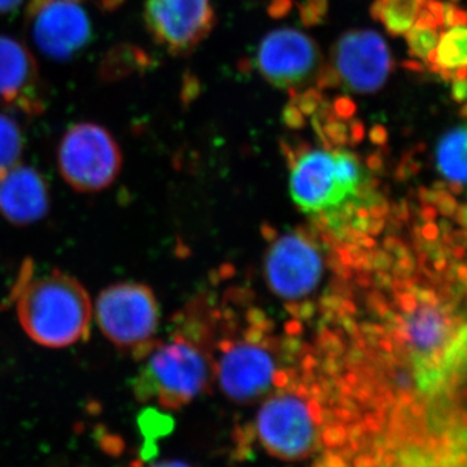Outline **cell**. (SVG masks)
I'll return each instance as SVG.
<instances>
[{"label":"cell","mask_w":467,"mask_h":467,"mask_svg":"<svg viewBox=\"0 0 467 467\" xmlns=\"http://www.w3.org/2000/svg\"><path fill=\"white\" fill-rule=\"evenodd\" d=\"M451 94H453V99L463 103L466 99V78H456L453 79V88H451Z\"/></svg>","instance_id":"cell-21"},{"label":"cell","mask_w":467,"mask_h":467,"mask_svg":"<svg viewBox=\"0 0 467 467\" xmlns=\"http://www.w3.org/2000/svg\"><path fill=\"white\" fill-rule=\"evenodd\" d=\"M392 70V58L386 41L371 30L344 34L334 46L330 66L321 67V88L343 86L356 94L379 90Z\"/></svg>","instance_id":"cell-8"},{"label":"cell","mask_w":467,"mask_h":467,"mask_svg":"<svg viewBox=\"0 0 467 467\" xmlns=\"http://www.w3.org/2000/svg\"><path fill=\"white\" fill-rule=\"evenodd\" d=\"M0 103L29 117L42 115L46 107L36 57L8 36H0Z\"/></svg>","instance_id":"cell-13"},{"label":"cell","mask_w":467,"mask_h":467,"mask_svg":"<svg viewBox=\"0 0 467 467\" xmlns=\"http://www.w3.org/2000/svg\"><path fill=\"white\" fill-rule=\"evenodd\" d=\"M135 377L133 391L140 402L158 401L164 409H181L207 389V356L190 337L175 334L168 342L150 347Z\"/></svg>","instance_id":"cell-2"},{"label":"cell","mask_w":467,"mask_h":467,"mask_svg":"<svg viewBox=\"0 0 467 467\" xmlns=\"http://www.w3.org/2000/svg\"><path fill=\"white\" fill-rule=\"evenodd\" d=\"M23 0H0V14H9L20 7Z\"/></svg>","instance_id":"cell-22"},{"label":"cell","mask_w":467,"mask_h":467,"mask_svg":"<svg viewBox=\"0 0 467 467\" xmlns=\"http://www.w3.org/2000/svg\"><path fill=\"white\" fill-rule=\"evenodd\" d=\"M364 169L348 150L301 153L290 174L292 202L309 214L327 213L358 195Z\"/></svg>","instance_id":"cell-3"},{"label":"cell","mask_w":467,"mask_h":467,"mask_svg":"<svg viewBox=\"0 0 467 467\" xmlns=\"http://www.w3.org/2000/svg\"><path fill=\"white\" fill-rule=\"evenodd\" d=\"M26 27L34 47L55 61L81 54L94 34L88 0H27Z\"/></svg>","instance_id":"cell-7"},{"label":"cell","mask_w":467,"mask_h":467,"mask_svg":"<svg viewBox=\"0 0 467 467\" xmlns=\"http://www.w3.org/2000/svg\"><path fill=\"white\" fill-rule=\"evenodd\" d=\"M404 331L418 386L426 392L436 391L459 356V337H454L447 313L434 304L417 306L405 316Z\"/></svg>","instance_id":"cell-9"},{"label":"cell","mask_w":467,"mask_h":467,"mask_svg":"<svg viewBox=\"0 0 467 467\" xmlns=\"http://www.w3.org/2000/svg\"><path fill=\"white\" fill-rule=\"evenodd\" d=\"M61 177L78 192L109 189L122 168V152L113 135L95 122L70 126L57 149Z\"/></svg>","instance_id":"cell-5"},{"label":"cell","mask_w":467,"mask_h":467,"mask_svg":"<svg viewBox=\"0 0 467 467\" xmlns=\"http://www.w3.org/2000/svg\"><path fill=\"white\" fill-rule=\"evenodd\" d=\"M425 5L426 0H376L371 14L392 36H405L417 23Z\"/></svg>","instance_id":"cell-18"},{"label":"cell","mask_w":467,"mask_h":467,"mask_svg":"<svg viewBox=\"0 0 467 467\" xmlns=\"http://www.w3.org/2000/svg\"><path fill=\"white\" fill-rule=\"evenodd\" d=\"M466 128L451 129L436 149V167L439 173L453 184L463 186L466 181Z\"/></svg>","instance_id":"cell-17"},{"label":"cell","mask_w":467,"mask_h":467,"mask_svg":"<svg viewBox=\"0 0 467 467\" xmlns=\"http://www.w3.org/2000/svg\"><path fill=\"white\" fill-rule=\"evenodd\" d=\"M50 204L48 184L36 169L18 164L0 180V214L12 225L38 223Z\"/></svg>","instance_id":"cell-15"},{"label":"cell","mask_w":467,"mask_h":467,"mask_svg":"<svg viewBox=\"0 0 467 467\" xmlns=\"http://www.w3.org/2000/svg\"><path fill=\"white\" fill-rule=\"evenodd\" d=\"M94 310L101 334L134 359L140 361L155 344L160 306L149 285L137 282L110 285L97 297Z\"/></svg>","instance_id":"cell-4"},{"label":"cell","mask_w":467,"mask_h":467,"mask_svg":"<svg viewBox=\"0 0 467 467\" xmlns=\"http://www.w3.org/2000/svg\"><path fill=\"white\" fill-rule=\"evenodd\" d=\"M439 29L441 27L426 26L422 23L414 24L413 27L405 34L411 57L422 61L427 66L434 54L439 36H441Z\"/></svg>","instance_id":"cell-20"},{"label":"cell","mask_w":467,"mask_h":467,"mask_svg":"<svg viewBox=\"0 0 467 467\" xmlns=\"http://www.w3.org/2000/svg\"><path fill=\"white\" fill-rule=\"evenodd\" d=\"M143 467H192V466L187 465V463L182 462V461L169 460V461H160V462L150 463V465L143 466Z\"/></svg>","instance_id":"cell-23"},{"label":"cell","mask_w":467,"mask_h":467,"mask_svg":"<svg viewBox=\"0 0 467 467\" xmlns=\"http://www.w3.org/2000/svg\"><path fill=\"white\" fill-rule=\"evenodd\" d=\"M467 32L465 24L445 27L427 67L444 79L466 78Z\"/></svg>","instance_id":"cell-16"},{"label":"cell","mask_w":467,"mask_h":467,"mask_svg":"<svg viewBox=\"0 0 467 467\" xmlns=\"http://www.w3.org/2000/svg\"><path fill=\"white\" fill-rule=\"evenodd\" d=\"M324 272L318 248L300 234L273 243L265 260L267 284L285 300H299L317 288Z\"/></svg>","instance_id":"cell-12"},{"label":"cell","mask_w":467,"mask_h":467,"mask_svg":"<svg viewBox=\"0 0 467 467\" xmlns=\"http://www.w3.org/2000/svg\"><path fill=\"white\" fill-rule=\"evenodd\" d=\"M275 376L272 355L252 344L227 350L218 367L221 389L236 402L252 401L269 391Z\"/></svg>","instance_id":"cell-14"},{"label":"cell","mask_w":467,"mask_h":467,"mask_svg":"<svg viewBox=\"0 0 467 467\" xmlns=\"http://www.w3.org/2000/svg\"><path fill=\"white\" fill-rule=\"evenodd\" d=\"M257 67L270 84L295 91L321 70L318 46L306 34L279 29L267 34L257 51Z\"/></svg>","instance_id":"cell-11"},{"label":"cell","mask_w":467,"mask_h":467,"mask_svg":"<svg viewBox=\"0 0 467 467\" xmlns=\"http://www.w3.org/2000/svg\"><path fill=\"white\" fill-rule=\"evenodd\" d=\"M24 134L15 117L0 112V180L20 164Z\"/></svg>","instance_id":"cell-19"},{"label":"cell","mask_w":467,"mask_h":467,"mask_svg":"<svg viewBox=\"0 0 467 467\" xmlns=\"http://www.w3.org/2000/svg\"><path fill=\"white\" fill-rule=\"evenodd\" d=\"M256 429L267 453L284 461L308 459L326 441L312 405L290 392L276 393L264 402Z\"/></svg>","instance_id":"cell-6"},{"label":"cell","mask_w":467,"mask_h":467,"mask_svg":"<svg viewBox=\"0 0 467 467\" xmlns=\"http://www.w3.org/2000/svg\"><path fill=\"white\" fill-rule=\"evenodd\" d=\"M147 32L171 55L195 50L213 29L212 0H144Z\"/></svg>","instance_id":"cell-10"},{"label":"cell","mask_w":467,"mask_h":467,"mask_svg":"<svg viewBox=\"0 0 467 467\" xmlns=\"http://www.w3.org/2000/svg\"><path fill=\"white\" fill-rule=\"evenodd\" d=\"M14 296L21 327L39 346L67 348L90 335V295L72 275L51 270L33 276L32 269L23 270Z\"/></svg>","instance_id":"cell-1"}]
</instances>
